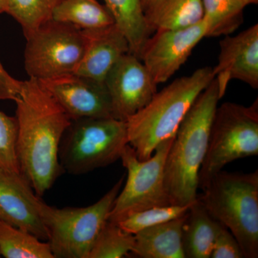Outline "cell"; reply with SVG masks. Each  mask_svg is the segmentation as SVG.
Wrapping results in <instances>:
<instances>
[{"mask_svg":"<svg viewBox=\"0 0 258 258\" xmlns=\"http://www.w3.org/2000/svg\"><path fill=\"white\" fill-rule=\"evenodd\" d=\"M124 177L97 203L86 208L59 209L42 201L41 214L55 258H88L113 208Z\"/></svg>","mask_w":258,"mask_h":258,"instance_id":"52a82bcc","label":"cell"},{"mask_svg":"<svg viewBox=\"0 0 258 258\" xmlns=\"http://www.w3.org/2000/svg\"><path fill=\"white\" fill-rule=\"evenodd\" d=\"M153 32L188 28L203 19L202 0H156L144 11Z\"/></svg>","mask_w":258,"mask_h":258,"instance_id":"ac0fdd59","label":"cell"},{"mask_svg":"<svg viewBox=\"0 0 258 258\" xmlns=\"http://www.w3.org/2000/svg\"><path fill=\"white\" fill-rule=\"evenodd\" d=\"M214 79L211 67L179 78L126 120L128 143L139 160L149 159L161 142L175 136L194 102Z\"/></svg>","mask_w":258,"mask_h":258,"instance_id":"3957f363","label":"cell"},{"mask_svg":"<svg viewBox=\"0 0 258 258\" xmlns=\"http://www.w3.org/2000/svg\"><path fill=\"white\" fill-rule=\"evenodd\" d=\"M0 257H1V256H0Z\"/></svg>","mask_w":258,"mask_h":258,"instance_id":"1f68e13d","label":"cell"},{"mask_svg":"<svg viewBox=\"0 0 258 258\" xmlns=\"http://www.w3.org/2000/svg\"><path fill=\"white\" fill-rule=\"evenodd\" d=\"M21 81L8 74L0 62V101H15L20 92Z\"/></svg>","mask_w":258,"mask_h":258,"instance_id":"83f0119b","label":"cell"},{"mask_svg":"<svg viewBox=\"0 0 258 258\" xmlns=\"http://www.w3.org/2000/svg\"><path fill=\"white\" fill-rule=\"evenodd\" d=\"M198 195L214 218L235 237L244 257H258V171H220Z\"/></svg>","mask_w":258,"mask_h":258,"instance_id":"277c9868","label":"cell"},{"mask_svg":"<svg viewBox=\"0 0 258 258\" xmlns=\"http://www.w3.org/2000/svg\"><path fill=\"white\" fill-rule=\"evenodd\" d=\"M17 120L0 111V167L20 173L16 154Z\"/></svg>","mask_w":258,"mask_h":258,"instance_id":"484cf974","label":"cell"},{"mask_svg":"<svg viewBox=\"0 0 258 258\" xmlns=\"http://www.w3.org/2000/svg\"><path fill=\"white\" fill-rule=\"evenodd\" d=\"M83 32L84 53L75 74L104 82L117 61L130 52L128 40L115 24Z\"/></svg>","mask_w":258,"mask_h":258,"instance_id":"9a60e30c","label":"cell"},{"mask_svg":"<svg viewBox=\"0 0 258 258\" xmlns=\"http://www.w3.org/2000/svg\"><path fill=\"white\" fill-rule=\"evenodd\" d=\"M5 258H55L49 242L0 221V256Z\"/></svg>","mask_w":258,"mask_h":258,"instance_id":"44dd1931","label":"cell"},{"mask_svg":"<svg viewBox=\"0 0 258 258\" xmlns=\"http://www.w3.org/2000/svg\"><path fill=\"white\" fill-rule=\"evenodd\" d=\"M42 200L20 173L0 167V221L48 240L41 214Z\"/></svg>","mask_w":258,"mask_h":258,"instance_id":"4fadbf2b","label":"cell"},{"mask_svg":"<svg viewBox=\"0 0 258 258\" xmlns=\"http://www.w3.org/2000/svg\"><path fill=\"white\" fill-rule=\"evenodd\" d=\"M206 37L230 35L244 21L243 0H202Z\"/></svg>","mask_w":258,"mask_h":258,"instance_id":"7402d4cb","label":"cell"},{"mask_svg":"<svg viewBox=\"0 0 258 258\" xmlns=\"http://www.w3.org/2000/svg\"><path fill=\"white\" fill-rule=\"evenodd\" d=\"M174 137L161 142L152 157L141 161L133 148L125 146L120 160L127 179L115 199L108 220L117 222L132 212L171 205L164 185V166Z\"/></svg>","mask_w":258,"mask_h":258,"instance_id":"9c48e42d","label":"cell"},{"mask_svg":"<svg viewBox=\"0 0 258 258\" xmlns=\"http://www.w3.org/2000/svg\"><path fill=\"white\" fill-rule=\"evenodd\" d=\"M243 1L247 6L249 5H256L258 3V0H243Z\"/></svg>","mask_w":258,"mask_h":258,"instance_id":"4dcf8cb0","label":"cell"},{"mask_svg":"<svg viewBox=\"0 0 258 258\" xmlns=\"http://www.w3.org/2000/svg\"><path fill=\"white\" fill-rule=\"evenodd\" d=\"M52 20L71 24L81 30L104 28L115 24L106 5L97 0H62L54 10Z\"/></svg>","mask_w":258,"mask_h":258,"instance_id":"ffe728a7","label":"cell"},{"mask_svg":"<svg viewBox=\"0 0 258 258\" xmlns=\"http://www.w3.org/2000/svg\"><path fill=\"white\" fill-rule=\"evenodd\" d=\"M126 122L109 118L74 120L59 148L63 171L80 175L119 160L128 144Z\"/></svg>","mask_w":258,"mask_h":258,"instance_id":"5b68a950","label":"cell"},{"mask_svg":"<svg viewBox=\"0 0 258 258\" xmlns=\"http://www.w3.org/2000/svg\"><path fill=\"white\" fill-rule=\"evenodd\" d=\"M25 68L37 81L76 72L85 50L83 30L50 20L25 37Z\"/></svg>","mask_w":258,"mask_h":258,"instance_id":"ba28073f","label":"cell"},{"mask_svg":"<svg viewBox=\"0 0 258 258\" xmlns=\"http://www.w3.org/2000/svg\"><path fill=\"white\" fill-rule=\"evenodd\" d=\"M238 242L228 229L222 226L212 248L210 258H243Z\"/></svg>","mask_w":258,"mask_h":258,"instance_id":"4316f807","label":"cell"},{"mask_svg":"<svg viewBox=\"0 0 258 258\" xmlns=\"http://www.w3.org/2000/svg\"><path fill=\"white\" fill-rule=\"evenodd\" d=\"M220 49L218 63L213 72L220 98L225 96L231 80H239L257 89V24L235 36L226 35L220 42Z\"/></svg>","mask_w":258,"mask_h":258,"instance_id":"5bb4252c","label":"cell"},{"mask_svg":"<svg viewBox=\"0 0 258 258\" xmlns=\"http://www.w3.org/2000/svg\"><path fill=\"white\" fill-rule=\"evenodd\" d=\"M193 203L187 205H169L154 207L147 210L132 212L120 219L116 223L122 230L135 235L148 227L164 223L182 216L189 211Z\"/></svg>","mask_w":258,"mask_h":258,"instance_id":"d4e9b609","label":"cell"},{"mask_svg":"<svg viewBox=\"0 0 258 258\" xmlns=\"http://www.w3.org/2000/svg\"><path fill=\"white\" fill-rule=\"evenodd\" d=\"M186 213L137 232L132 253L140 258H185L181 235Z\"/></svg>","mask_w":258,"mask_h":258,"instance_id":"2e32d148","label":"cell"},{"mask_svg":"<svg viewBox=\"0 0 258 258\" xmlns=\"http://www.w3.org/2000/svg\"><path fill=\"white\" fill-rule=\"evenodd\" d=\"M217 80L199 95L181 122L166 157L164 185L171 205H187L198 197V176L208 151L219 100Z\"/></svg>","mask_w":258,"mask_h":258,"instance_id":"7a4b0ae2","label":"cell"},{"mask_svg":"<svg viewBox=\"0 0 258 258\" xmlns=\"http://www.w3.org/2000/svg\"><path fill=\"white\" fill-rule=\"evenodd\" d=\"M7 0H0V14L6 13Z\"/></svg>","mask_w":258,"mask_h":258,"instance_id":"f546056e","label":"cell"},{"mask_svg":"<svg viewBox=\"0 0 258 258\" xmlns=\"http://www.w3.org/2000/svg\"><path fill=\"white\" fill-rule=\"evenodd\" d=\"M115 24L128 40L130 52L140 59L144 45L154 32L144 15L142 0H103Z\"/></svg>","mask_w":258,"mask_h":258,"instance_id":"d6986e66","label":"cell"},{"mask_svg":"<svg viewBox=\"0 0 258 258\" xmlns=\"http://www.w3.org/2000/svg\"><path fill=\"white\" fill-rule=\"evenodd\" d=\"M38 81L71 120L113 117L111 99L104 82L75 73Z\"/></svg>","mask_w":258,"mask_h":258,"instance_id":"7c38bea8","label":"cell"},{"mask_svg":"<svg viewBox=\"0 0 258 258\" xmlns=\"http://www.w3.org/2000/svg\"><path fill=\"white\" fill-rule=\"evenodd\" d=\"M206 35V23L203 19L188 28L157 30L144 45L140 60L158 86L166 82L179 71Z\"/></svg>","mask_w":258,"mask_h":258,"instance_id":"30bf717a","label":"cell"},{"mask_svg":"<svg viewBox=\"0 0 258 258\" xmlns=\"http://www.w3.org/2000/svg\"><path fill=\"white\" fill-rule=\"evenodd\" d=\"M257 154V98L249 106L222 103L212 120L208 151L199 171V189L203 190L232 161Z\"/></svg>","mask_w":258,"mask_h":258,"instance_id":"8992f818","label":"cell"},{"mask_svg":"<svg viewBox=\"0 0 258 258\" xmlns=\"http://www.w3.org/2000/svg\"><path fill=\"white\" fill-rule=\"evenodd\" d=\"M62 0H7V14L20 23L25 37L52 20Z\"/></svg>","mask_w":258,"mask_h":258,"instance_id":"603a6c76","label":"cell"},{"mask_svg":"<svg viewBox=\"0 0 258 258\" xmlns=\"http://www.w3.org/2000/svg\"><path fill=\"white\" fill-rule=\"evenodd\" d=\"M155 1L156 0H142V7H143L144 13Z\"/></svg>","mask_w":258,"mask_h":258,"instance_id":"f1b7e54d","label":"cell"},{"mask_svg":"<svg viewBox=\"0 0 258 258\" xmlns=\"http://www.w3.org/2000/svg\"><path fill=\"white\" fill-rule=\"evenodd\" d=\"M113 118L126 120L140 111L157 92L146 66L137 56L128 52L122 56L104 80Z\"/></svg>","mask_w":258,"mask_h":258,"instance_id":"8fae6325","label":"cell"},{"mask_svg":"<svg viewBox=\"0 0 258 258\" xmlns=\"http://www.w3.org/2000/svg\"><path fill=\"white\" fill-rule=\"evenodd\" d=\"M14 101L20 174L41 197L64 172L59 148L72 120L37 80L21 81Z\"/></svg>","mask_w":258,"mask_h":258,"instance_id":"6da1fadb","label":"cell"},{"mask_svg":"<svg viewBox=\"0 0 258 258\" xmlns=\"http://www.w3.org/2000/svg\"><path fill=\"white\" fill-rule=\"evenodd\" d=\"M222 226L197 199L186 213L182 227L181 240L185 258H210Z\"/></svg>","mask_w":258,"mask_h":258,"instance_id":"e0dca14e","label":"cell"},{"mask_svg":"<svg viewBox=\"0 0 258 258\" xmlns=\"http://www.w3.org/2000/svg\"><path fill=\"white\" fill-rule=\"evenodd\" d=\"M134 235L122 230L115 222H106L88 258H121L132 252Z\"/></svg>","mask_w":258,"mask_h":258,"instance_id":"cb8c5ba5","label":"cell"}]
</instances>
